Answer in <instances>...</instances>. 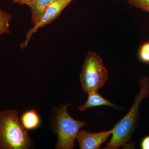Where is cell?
I'll return each instance as SVG.
<instances>
[{
    "label": "cell",
    "mask_w": 149,
    "mask_h": 149,
    "mask_svg": "<svg viewBox=\"0 0 149 149\" xmlns=\"http://www.w3.org/2000/svg\"><path fill=\"white\" fill-rule=\"evenodd\" d=\"M113 131V128L111 130L96 133L79 130L76 139L80 149H98L108 137L112 134Z\"/></svg>",
    "instance_id": "6"
},
{
    "label": "cell",
    "mask_w": 149,
    "mask_h": 149,
    "mask_svg": "<svg viewBox=\"0 0 149 149\" xmlns=\"http://www.w3.org/2000/svg\"><path fill=\"white\" fill-rule=\"evenodd\" d=\"M149 97V87L148 90V92H147L146 94V97Z\"/></svg>",
    "instance_id": "15"
},
{
    "label": "cell",
    "mask_w": 149,
    "mask_h": 149,
    "mask_svg": "<svg viewBox=\"0 0 149 149\" xmlns=\"http://www.w3.org/2000/svg\"><path fill=\"white\" fill-rule=\"evenodd\" d=\"M139 58L145 63H149V42L144 43L139 49Z\"/></svg>",
    "instance_id": "11"
},
{
    "label": "cell",
    "mask_w": 149,
    "mask_h": 149,
    "mask_svg": "<svg viewBox=\"0 0 149 149\" xmlns=\"http://www.w3.org/2000/svg\"><path fill=\"white\" fill-rule=\"evenodd\" d=\"M55 0H33L27 5L32 13L31 23L35 25L44 15L47 9Z\"/></svg>",
    "instance_id": "7"
},
{
    "label": "cell",
    "mask_w": 149,
    "mask_h": 149,
    "mask_svg": "<svg viewBox=\"0 0 149 149\" xmlns=\"http://www.w3.org/2000/svg\"><path fill=\"white\" fill-rule=\"evenodd\" d=\"M117 1H121V0H117Z\"/></svg>",
    "instance_id": "16"
},
{
    "label": "cell",
    "mask_w": 149,
    "mask_h": 149,
    "mask_svg": "<svg viewBox=\"0 0 149 149\" xmlns=\"http://www.w3.org/2000/svg\"><path fill=\"white\" fill-rule=\"evenodd\" d=\"M73 1L74 0H55L52 3L38 23L27 32L25 41L20 45L21 49H24L27 47L32 35L37 32L39 28L50 24L58 18L63 10Z\"/></svg>",
    "instance_id": "5"
},
{
    "label": "cell",
    "mask_w": 149,
    "mask_h": 149,
    "mask_svg": "<svg viewBox=\"0 0 149 149\" xmlns=\"http://www.w3.org/2000/svg\"><path fill=\"white\" fill-rule=\"evenodd\" d=\"M18 112L0 111V149H26L31 145L27 130L19 122Z\"/></svg>",
    "instance_id": "2"
},
{
    "label": "cell",
    "mask_w": 149,
    "mask_h": 149,
    "mask_svg": "<svg viewBox=\"0 0 149 149\" xmlns=\"http://www.w3.org/2000/svg\"><path fill=\"white\" fill-rule=\"evenodd\" d=\"M108 77V72L100 56L94 51L88 52L80 75L83 91L87 94L97 92Z\"/></svg>",
    "instance_id": "3"
},
{
    "label": "cell",
    "mask_w": 149,
    "mask_h": 149,
    "mask_svg": "<svg viewBox=\"0 0 149 149\" xmlns=\"http://www.w3.org/2000/svg\"><path fill=\"white\" fill-rule=\"evenodd\" d=\"M128 2L136 8L149 13V0H128Z\"/></svg>",
    "instance_id": "12"
},
{
    "label": "cell",
    "mask_w": 149,
    "mask_h": 149,
    "mask_svg": "<svg viewBox=\"0 0 149 149\" xmlns=\"http://www.w3.org/2000/svg\"><path fill=\"white\" fill-rule=\"evenodd\" d=\"M74 1H75V0H74Z\"/></svg>",
    "instance_id": "17"
},
{
    "label": "cell",
    "mask_w": 149,
    "mask_h": 149,
    "mask_svg": "<svg viewBox=\"0 0 149 149\" xmlns=\"http://www.w3.org/2000/svg\"><path fill=\"white\" fill-rule=\"evenodd\" d=\"M141 148L142 149H149V135L144 137L142 140Z\"/></svg>",
    "instance_id": "13"
},
{
    "label": "cell",
    "mask_w": 149,
    "mask_h": 149,
    "mask_svg": "<svg viewBox=\"0 0 149 149\" xmlns=\"http://www.w3.org/2000/svg\"><path fill=\"white\" fill-rule=\"evenodd\" d=\"M13 17L10 14L3 10L0 7V35L10 33V22Z\"/></svg>",
    "instance_id": "10"
},
{
    "label": "cell",
    "mask_w": 149,
    "mask_h": 149,
    "mask_svg": "<svg viewBox=\"0 0 149 149\" xmlns=\"http://www.w3.org/2000/svg\"><path fill=\"white\" fill-rule=\"evenodd\" d=\"M33 0H12L13 2L15 3L18 4L20 5H27L31 2Z\"/></svg>",
    "instance_id": "14"
},
{
    "label": "cell",
    "mask_w": 149,
    "mask_h": 149,
    "mask_svg": "<svg viewBox=\"0 0 149 149\" xmlns=\"http://www.w3.org/2000/svg\"><path fill=\"white\" fill-rule=\"evenodd\" d=\"M70 104L62 105L57 111V131L58 140L56 149H72L77 133L80 128L88 125L87 121L74 120L68 114V107Z\"/></svg>",
    "instance_id": "4"
},
{
    "label": "cell",
    "mask_w": 149,
    "mask_h": 149,
    "mask_svg": "<svg viewBox=\"0 0 149 149\" xmlns=\"http://www.w3.org/2000/svg\"><path fill=\"white\" fill-rule=\"evenodd\" d=\"M140 91L135 97L133 105L127 114L113 127L112 137L104 149H116L126 146L139 125V107L142 101L146 97L149 87V78L143 76L139 80Z\"/></svg>",
    "instance_id": "1"
},
{
    "label": "cell",
    "mask_w": 149,
    "mask_h": 149,
    "mask_svg": "<svg viewBox=\"0 0 149 149\" xmlns=\"http://www.w3.org/2000/svg\"><path fill=\"white\" fill-rule=\"evenodd\" d=\"M88 94L87 101L84 104L78 107V109L80 111H85L91 108L100 106H107L115 109L118 108L115 104L102 97L97 92H92Z\"/></svg>",
    "instance_id": "8"
},
{
    "label": "cell",
    "mask_w": 149,
    "mask_h": 149,
    "mask_svg": "<svg viewBox=\"0 0 149 149\" xmlns=\"http://www.w3.org/2000/svg\"><path fill=\"white\" fill-rule=\"evenodd\" d=\"M21 123L26 130H32L39 127L41 119L37 111L34 109L25 111L20 117Z\"/></svg>",
    "instance_id": "9"
}]
</instances>
